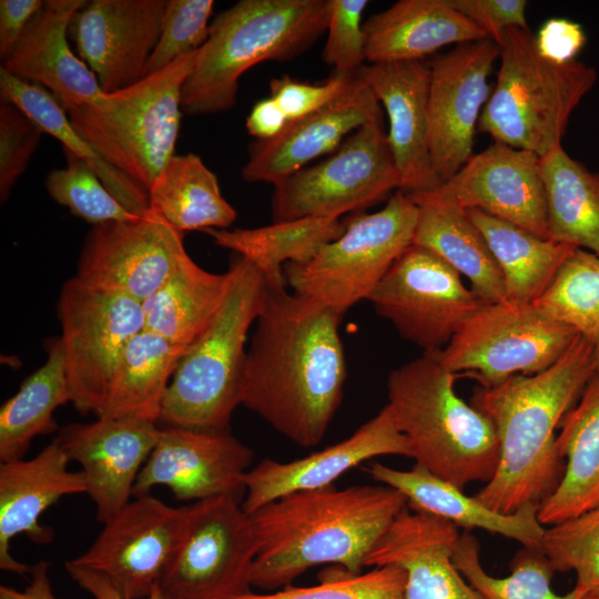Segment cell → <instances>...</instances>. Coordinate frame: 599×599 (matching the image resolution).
Segmentation results:
<instances>
[{"mask_svg": "<svg viewBox=\"0 0 599 599\" xmlns=\"http://www.w3.org/2000/svg\"><path fill=\"white\" fill-rule=\"evenodd\" d=\"M342 316L284 288H271L246 353L241 404L302 447L326 435L344 393Z\"/></svg>", "mask_w": 599, "mask_h": 599, "instance_id": "obj_1", "label": "cell"}, {"mask_svg": "<svg viewBox=\"0 0 599 599\" xmlns=\"http://www.w3.org/2000/svg\"><path fill=\"white\" fill-rule=\"evenodd\" d=\"M596 372L593 346L578 335L549 368L474 390L471 405L490 419L499 441L496 473L475 498L514 514L540 506L556 490L565 460L555 432Z\"/></svg>", "mask_w": 599, "mask_h": 599, "instance_id": "obj_2", "label": "cell"}, {"mask_svg": "<svg viewBox=\"0 0 599 599\" xmlns=\"http://www.w3.org/2000/svg\"><path fill=\"white\" fill-rule=\"evenodd\" d=\"M407 506L400 491L379 484L297 491L261 507L250 515L258 545L251 585L284 588L323 564L361 573L372 549Z\"/></svg>", "mask_w": 599, "mask_h": 599, "instance_id": "obj_3", "label": "cell"}, {"mask_svg": "<svg viewBox=\"0 0 599 599\" xmlns=\"http://www.w3.org/2000/svg\"><path fill=\"white\" fill-rule=\"evenodd\" d=\"M455 378L436 351L424 352L388 374L386 406L416 465L464 489L493 479L499 441L490 419L456 394Z\"/></svg>", "mask_w": 599, "mask_h": 599, "instance_id": "obj_4", "label": "cell"}, {"mask_svg": "<svg viewBox=\"0 0 599 599\" xmlns=\"http://www.w3.org/2000/svg\"><path fill=\"white\" fill-rule=\"evenodd\" d=\"M331 11L332 0H241L220 12L183 84L182 111L231 110L244 72L305 52L327 30Z\"/></svg>", "mask_w": 599, "mask_h": 599, "instance_id": "obj_5", "label": "cell"}, {"mask_svg": "<svg viewBox=\"0 0 599 599\" xmlns=\"http://www.w3.org/2000/svg\"><path fill=\"white\" fill-rule=\"evenodd\" d=\"M230 267L233 277L221 307L186 349L167 387L159 418L164 426L229 429L241 405L245 342L264 306L267 283L240 255Z\"/></svg>", "mask_w": 599, "mask_h": 599, "instance_id": "obj_6", "label": "cell"}, {"mask_svg": "<svg viewBox=\"0 0 599 599\" xmlns=\"http://www.w3.org/2000/svg\"><path fill=\"white\" fill-rule=\"evenodd\" d=\"M497 81L477 131L542 158L557 146L573 110L593 88L592 65L542 57L530 30L510 28L499 44Z\"/></svg>", "mask_w": 599, "mask_h": 599, "instance_id": "obj_7", "label": "cell"}, {"mask_svg": "<svg viewBox=\"0 0 599 599\" xmlns=\"http://www.w3.org/2000/svg\"><path fill=\"white\" fill-rule=\"evenodd\" d=\"M197 50L93 105L65 110L73 128L113 167L149 190L174 154L182 88Z\"/></svg>", "mask_w": 599, "mask_h": 599, "instance_id": "obj_8", "label": "cell"}, {"mask_svg": "<svg viewBox=\"0 0 599 599\" xmlns=\"http://www.w3.org/2000/svg\"><path fill=\"white\" fill-rule=\"evenodd\" d=\"M417 206L397 190L386 205L351 220L344 233L305 263L284 266L286 284L343 317L369 294L413 244Z\"/></svg>", "mask_w": 599, "mask_h": 599, "instance_id": "obj_9", "label": "cell"}, {"mask_svg": "<svg viewBox=\"0 0 599 599\" xmlns=\"http://www.w3.org/2000/svg\"><path fill=\"white\" fill-rule=\"evenodd\" d=\"M399 187L380 112L323 161L274 185L273 222L307 216L339 219L375 205Z\"/></svg>", "mask_w": 599, "mask_h": 599, "instance_id": "obj_10", "label": "cell"}, {"mask_svg": "<svg viewBox=\"0 0 599 599\" xmlns=\"http://www.w3.org/2000/svg\"><path fill=\"white\" fill-rule=\"evenodd\" d=\"M578 335L532 304L505 300L483 306L436 353L451 373H464L490 387L514 375L549 368Z\"/></svg>", "mask_w": 599, "mask_h": 599, "instance_id": "obj_11", "label": "cell"}, {"mask_svg": "<svg viewBox=\"0 0 599 599\" xmlns=\"http://www.w3.org/2000/svg\"><path fill=\"white\" fill-rule=\"evenodd\" d=\"M57 312L70 403L97 415L123 351L144 328L142 303L74 276L64 282Z\"/></svg>", "mask_w": 599, "mask_h": 599, "instance_id": "obj_12", "label": "cell"}, {"mask_svg": "<svg viewBox=\"0 0 599 599\" xmlns=\"http://www.w3.org/2000/svg\"><path fill=\"white\" fill-rule=\"evenodd\" d=\"M182 544L159 582L164 599H229L251 591L257 538L241 501L217 496L187 505Z\"/></svg>", "mask_w": 599, "mask_h": 599, "instance_id": "obj_13", "label": "cell"}, {"mask_svg": "<svg viewBox=\"0 0 599 599\" xmlns=\"http://www.w3.org/2000/svg\"><path fill=\"white\" fill-rule=\"evenodd\" d=\"M402 337L424 352L443 349L485 303L434 252L410 244L367 298Z\"/></svg>", "mask_w": 599, "mask_h": 599, "instance_id": "obj_14", "label": "cell"}, {"mask_svg": "<svg viewBox=\"0 0 599 599\" xmlns=\"http://www.w3.org/2000/svg\"><path fill=\"white\" fill-rule=\"evenodd\" d=\"M186 506L150 494L130 500L92 545L70 564L106 578L125 599H143L159 585L184 538Z\"/></svg>", "mask_w": 599, "mask_h": 599, "instance_id": "obj_15", "label": "cell"}, {"mask_svg": "<svg viewBox=\"0 0 599 599\" xmlns=\"http://www.w3.org/2000/svg\"><path fill=\"white\" fill-rule=\"evenodd\" d=\"M499 45L490 38L455 45L430 63L428 140L440 183L454 176L473 155L475 133L490 87Z\"/></svg>", "mask_w": 599, "mask_h": 599, "instance_id": "obj_16", "label": "cell"}, {"mask_svg": "<svg viewBox=\"0 0 599 599\" xmlns=\"http://www.w3.org/2000/svg\"><path fill=\"white\" fill-rule=\"evenodd\" d=\"M186 255L183 232L150 209L134 220L93 225L75 276L143 303Z\"/></svg>", "mask_w": 599, "mask_h": 599, "instance_id": "obj_17", "label": "cell"}, {"mask_svg": "<svg viewBox=\"0 0 599 599\" xmlns=\"http://www.w3.org/2000/svg\"><path fill=\"white\" fill-rule=\"evenodd\" d=\"M254 453L229 429L164 426L133 487V496L167 487L179 500L231 496L242 502Z\"/></svg>", "mask_w": 599, "mask_h": 599, "instance_id": "obj_18", "label": "cell"}, {"mask_svg": "<svg viewBox=\"0 0 599 599\" xmlns=\"http://www.w3.org/2000/svg\"><path fill=\"white\" fill-rule=\"evenodd\" d=\"M167 0H91L69 31L104 93L139 82L159 40Z\"/></svg>", "mask_w": 599, "mask_h": 599, "instance_id": "obj_19", "label": "cell"}, {"mask_svg": "<svg viewBox=\"0 0 599 599\" xmlns=\"http://www.w3.org/2000/svg\"><path fill=\"white\" fill-rule=\"evenodd\" d=\"M159 434L156 423L136 418L97 417L59 429L55 440L69 460L81 466L100 522L111 520L130 501Z\"/></svg>", "mask_w": 599, "mask_h": 599, "instance_id": "obj_20", "label": "cell"}, {"mask_svg": "<svg viewBox=\"0 0 599 599\" xmlns=\"http://www.w3.org/2000/svg\"><path fill=\"white\" fill-rule=\"evenodd\" d=\"M438 189L464 210L478 209L549 238L540 156L495 141Z\"/></svg>", "mask_w": 599, "mask_h": 599, "instance_id": "obj_21", "label": "cell"}, {"mask_svg": "<svg viewBox=\"0 0 599 599\" xmlns=\"http://www.w3.org/2000/svg\"><path fill=\"white\" fill-rule=\"evenodd\" d=\"M386 455L412 457L407 439L385 405L348 438L323 450L290 461L261 460L244 477L246 490L242 508L252 515L286 495L332 486L348 470Z\"/></svg>", "mask_w": 599, "mask_h": 599, "instance_id": "obj_22", "label": "cell"}, {"mask_svg": "<svg viewBox=\"0 0 599 599\" xmlns=\"http://www.w3.org/2000/svg\"><path fill=\"white\" fill-rule=\"evenodd\" d=\"M382 112L370 87L357 74L349 87L318 111L288 121L283 131L248 146L242 177L276 185L309 162L334 152L359 126Z\"/></svg>", "mask_w": 599, "mask_h": 599, "instance_id": "obj_23", "label": "cell"}, {"mask_svg": "<svg viewBox=\"0 0 599 599\" xmlns=\"http://www.w3.org/2000/svg\"><path fill=\"white\" fill-rule=\"evenodd\" d=\"M459 536L451 522L407 506L372 549L365 567H399L405 573L403 599H484L453 561Z\"/></svg>", "mask_w": 599, "mask_h": 599, "instance_id": "obj_24", "label": "cell"}, {"mask_svg": "<svg viewBox=\"0 0 599 599\" xmlns=\"http://www.w3.org/2000/svg\"><path fill=\"white\" fill-rule=\"evenodd\" d=\"M356 74L387 113V140L399 174V190L418 193L437 189L441 183L433 167L428 140L429 63H370Z\"/></svg>", "mask_w": 599, "mask_h": 599, "instance_id": "obj_25", "label": "cell"}, {"mask_svg": "<svg viewBox=\"0 0 599 599\" xmlns=\"http://www.w3.org/2000/svg\"><path fill=\"white\" fill-rule=\"evenodd\" d=\"M69 458L54 439L31 459L0 463V568L19 576L31 566L10 552L11 540L27 535L37 544L52 540L53 531L40 524L42 514L59 499L87 494L82 471L68 468Z\"/></svg>", "mask_w": 599, "mask_h": 599, "instance_id": "obj_26", "label": "cell"}, {"mask_svg": "<svg viewBox=\"0 0 599 599\" xmlns=\"http://www.w3.org/2000/svg\"><path fill=\"white\" fill-rule=\"evenodd\" d=\"M85 0H49L33 17L3 68L50 90L64 110L95 104L103 91L95 74L71 50L68 32Z\"/></svg>", "mask_w": 599, "mask_h": 599, "instance_id": "obj_27", "label": "cell"}, {"mask_svg": "<svg viewBox=\"0 0 599 599\" xmlns=\"http://www.w3.org/2000/svg\"><path fill=\"white\" fill-rule=\"evenodd\" d=\"M363 470L375 481L400 491L414 510L443 518L465 531L479 528L514 539L525 548L539 549L545 531L537 516L539 506L528 505L514 514L498 512L416 464L400 470L373 461Z\"/></svg>", "mask_w": 599, "mask_h": 599, "instance_id": "obj_28", "label": "cell"}, {"mask_svg": "<svg viewBox=\"0 0 599 599\" xmlns=\"http://www.w3.org/2000/svg\"><path fill=\"white\" fill-rule=\"evenodd\" d=\"M369 63L424 60L438 49L488 38L449 0H399L363 24Z\"/></svg>", "mask_w": 599, "mask_h": 599, "instance_id": "obj_29", "label": "cell"}, {"mask_svg": "<svg viewBox=\"0 0 599 599\" xmlns=\"http://www.w3.org/2000/svg\"><path fill=\"white\" fill-rule=\"evenodd\" d=\"M407 194L417 206L413 244L434 252L466 276L485 303L505 301L502 272L466 210L438 187Z\"/></svg>", "mask_w": 599, "mask_h": 599, "instance_id": "obj_30", "label": "cell"}, {"mask_svg": "<svg viewBox=\"0 0 599 599\" xmlns=\"http://www.w3.org/2000/svg\"><path fill=\"white\" fill-rule=\"evenodd\" d=\"M557 449L565 460L556 490L539 506L541 525H556L599 507V372L561 418Z\"/></svg>", "mask_w": 599, "mask_h": 599, "instance_id": "obj_31", "label": "cell"}, {"mask_svg": "<svg viewBox=\"0 0 599 599\" xmlns=\"http://www.w3.org/2000/svg\"><path fill=\"white\" fill-rule=\"evenodd\" d=\"M232 277L231 267L224 273H212L187 254L142 303L144 328L187 349L214 318Z\"/></svg>", "mask_w": 599, "mask_h": 599, "instance_id": "obj_32", "label": "cell"}, {"mask_svg": "<svg viewBox=\"0 0 599 599\" xmlns=\"http://www.w3.org/2000/svg\"><path fill=\"white\" fill-rule=\"evenodd\" d=\"M185 352L143 328L123 351L95 416L158 423L167 387Z\"/></svg>", "mask_w": 599, "mask_h": 599, "instance_id": "obj_33", "label": "cell"}, {"mask_svg": "<svg viewBox=\"0 0 599 599\" xmlns=\"http://www.w3.org/2000/svg\"><path fill=\"white\" fill-rule=\"evenodd\" d=\"M345 227L339 219L307 216L254 229H210L204 232L217 246L253 263L268 287L284 288L285 264L309 261L325 244L341 236Z\"/></svg>", "mask_w": 599, "mask_h": 599, "instance_id": "obj_34", "label": "cell"}, {"mask_svg": "<svg viewBox=\"0 0 599 599\" xmlns=\"http://www.w3.org/2000/svg\"><path fill=\"white\" fill-rule=\"evenodd\" d=\"M483 234L506 287V300L532 304L548 288L575 246L540 237L478 209L466 210Z\"/></svg>", "mask_w": 599, "mask_h": 599, "instance_id": "obj_35", "label": "cell"}, {"mask_svg": "<svg viewBox=\"0 0 599 599\" xmlns=\"http://www.w3.org/2000/svg\"><path fill=\"white\" fill-rule=\"evenodd\" d=\"M549 238L599 256V173L561 145L540 158Z\"/></svg>", "mask_w": 599, "mask_h": 599, "instance_id": "obj_36", "label": "cell"}, {"mask_svg": "<svg viewBox=\"0 0 599 599\" xmlns=\"http://www.w3.org/2000/svg\"><path fill=\"white\" fill-rule=\"evenodd\" d=\"M70 403L60 337L47 343V359L0 408V463L21 459L40 435L59 432L53 414Z\"/></svg>", "mask_w": 599, "mask_h": 599, "instance_id": "obj_37", "label": "cell"}, {"mask_svg": "<svg viewBox=\"0 0 599 599\" xmlns=\"http://www.w3.org/2000/svg\"><path fill=\"white\" fill-rule=\"evenodd\" d=\"M148 196L150 209L180 232L224 230L237 216L223 197L215 174L193 153L173 155Z\"/></svg>", "mask_w": 599, "mask_h": 599, "instance_id": "obj_38", "label": "cell"}, {"mask_svg": "<svg viewBox=\"0 0 599 599\" xmlns=\"http://www.w3.org/2000/svg\"><path fill=\"white\" fill-rule=\"evenodd\" d=\"M0 93L34 121L44 133L60 141L63 148L85 161L114 197L132 214L141 216L150 210L145 189L110 165L71 124L64 108L44 88L20 80L0 68Z\"/></svg>", "mask_w": 599, "mask_h": 599, "instance_id": "obj_39", "label": "cell"}, {"mask_svg": "<svg viewBox=\"0 0 599 599\" xmlns=\"http://www.w3.org/2000/svg\"><path fill=\"white\" fill-rule=\"evenodd\" d=\"M453 561L468 583L484 599H581L587 591L575 586L565 595L551 588L554 569L536 548L522 547L510 564V573L497 578L484 569L479 544L470 531L460 534Z\"/></svg>", "mask_w": 599, "mask_h": 599, "instance_id": "obj_40", "label": "cell"}, {"mask_svg": "<svg viewBox=\"0 0 599 599\" xmlns=\"http://www.w3.org/2000/svg\"><path fill=\"white\" fill-rule=\"evenodd\" d=\"M532 305L548 318L573 328L593 346L599 341V256L575 248Z\"/></svg>", "mask_w": 599, "mask_h": 599, "instance_id": "obj_41", "label": "cell"}, {"mask_svg": "<svg viewBox=\"0 0 599 599\" xmlns=\"http://www.w3.org/2000/svg\"><path fill=\"white\" fill-rule=\"evenodd\" d=\"M64 158L65 167L51 171L44 182L57 203L93 225L139 217L114 197L85 161L65 149Z\"/></svg>", "mask_w": 599, "mask_h": 599, "instance_id": "obj_42", "label": "cell"}, {"mask_svg": "<svg viewBox=\"0 0 599 599\" xmlns=\"http://www.w3.org/2000/svg\"><path fill=\"white\" fill-rule=\"evenodd\" d=\"M539 550L554 571H575L577 586L599 595V507L545 528Z\"/></svg>", "mask_w": 599, "mask_h": 599, "instance_id": "obj_43", "label": "cell"}, {"mask_svg": "<svg viewBox=\"0 0 599 599\" xmlns=\"http://www.w3.org/2000/svg\"><path fill=\"white\" fill-rule=\"evenodd\" d=\"M404 586V571L388 565L357 575L344 571L314 586H286L271 593L250 591L229 599H403Z\"/></svg>", "mask_w": 599, "mask_h": 599, "instance_id": "obj_44", "label": "cell"}, {"mask_svg": "<svg viewBox=\"0 0 599 599\" xmlns=\"http://www.w3.org/2000/svg\"><path fill=\"white\" fill-rule=\"evenodd\" d=\"M213 7L212 0H167L161 33L143 77L199 50L209 38Z\"/></svg>", "mask_w": 599, "mask_h": 599, "instance_id": "obj_45", "label": "cell"}, {"mask_svg": "<svg viewBox=\"0 0 599 599\" xmlns=\"http://www.w3.org/2000/svg\"><path fill=\"white\" fill-rule=\"evenodd\" d=\"M366 0H332L322 58L333 72L355 74L366 60L363 13Z\"/></svg>", "mask_w": 599, "mask_h": 599, "instance_id": "obj_46", "label": "cell"}, {"mask_svg": "<svg viewBox=\"0 0 599 599\" xmlns=\"http://www.w3.org/2000/svg\"><path fill=\"white\" fill-rule=\"evenodd\" d=\"M44 132L14 104H0V199L6 202Z\"/></svg>", "mask_w": 599, "mask_h": 599, "instance_id": "obj_47", "label": "cell"}, {"mask_svg": "<svg viewBox=\"0 0 599 599\" xmlns=\"http://www.w3.org/2000/svg\"><path fill=\"white\" fill-rule=\"evenodd\" d=\"M355 75L333 72L323 83L302 82L283 75L271 81V97L292 121L329 104L349 87Z\"/></svg>", "mask_w": 599, "mask_h": 599, "instance_id": "obj_48", "label": "cell"}, {"mask_svg": "<svg viewBox=\"0 0 599 599\" xmlns=\"http://www.w3.org/2000/svg\"><path fill=\"white\" fill-rule=\"evenodd\" d=\"M449 3L498 45L510 28L530 30L525 0H449Z\"/></svg>", "mask_w": 599, "mask_h": 599, "instance_id": "obj_49", "label": "cell"}, {"mask_svg": "<svg viewBox=\"0 0 599 599\" xmlns=\"http://www.w3.org/2000/svg\"><path fill=\"white\" fill-rule=\"evenodd\" d=\"M535 41L542 57L556 63H568L576 60L587 38L579 23L555 18L540 27Z\"/></svg>", "mask_w": 599, "mask_h": 599, "instance_id": "obj_50", "label": "cell"}, {"mask_svg": "<svg viewBox=\"0 0 599 599\" xmlns=\"http://www.w3.org/2000/svg\"><path fill=\"white\" fill-rule=\"evenodd\" d=\"M41 0L0 1V57L4 61L20 41L33 17L41 10Z\"/></svg>", "mask_w": 599, "mask_h": 599, "instance_id": "obj_51", "label": "cell"}, {"mask_svg": "<svg viewBox=\"0 0 599 599\" xmlns=\"http://www.w3.org/2000/svg\"><path fill=\"white\" fill-rule=\"evenodd\" d=\"M288 119L280 104L272 98L263 99L254 104L246 118V130L257 141H266L278 135Z\"/></svg>", "mask_w": 599, "mask_h": 599, "instance_id": "obj_52", "label": "cell"}, {"mask_svg": "<svg viewBox=\"0 0 599 599\" xmlns=\"http://www.w3.org/2000/svg\"><path fill=\"white\" fill-rule=\"evenodd\" d=\"M65 570L79 587L89 592L94 599H125L112 583L103 576L91 570L77 567L69 561L65 562ZM143 599H164L159 586Z\"/></svg>", "mask_w": 599, "mask_h": 599, "instance_id": "obj_53", "label": "cell"}, {"mask_svg": "<svg viewBox=\"0 0 599 599\" xmlns=\"http://www.w3.org/2000/svg\"><path fill=\"white\" fill-rule=\"evenodd\" d=\"M50 565L39 561L31 566L30 581L23 590L12 587H0V599H58L52 590L50 580Z\"/></svg>", "mask_w": 599, "mask_h": 599, "instance_id": "obj_54", "label": "cell"}, {"mask_svg": "<svg viewBox=\"0 0 599 599\" xmlns=\"http://www.w3.org/2000/svg\"><path fill=\"white\" fill-rule=\"evenodd\" d=\"M593 354H595L597 370L599 372V341L593 345Z\"/></svg>", "mask_w": 599, "mask_h": 599, "instance_id": "obj_55", "label": "cell"}, {"mask_svg": "<svg viewBox=\"0 0 599 599\" xmlns=\"http://www.w3.org/2000/svg\"><path fill=\"white\" fill-rule=\"evenodd\" d=\"M581 599H599V595L587 592Z\"/></svg>", "mask_w": 599, "mask_h": 599, "instance_id": "obj_56", "label": "cell"}]
</instances>
